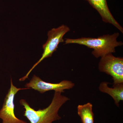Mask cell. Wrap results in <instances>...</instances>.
<instances>
[{"label": "cell", "mask_w": 123, "mask_h": 123, "mask_svg": "<svg viewBox=\"0 0 123 123\" xmlns=\"http://www.w3.org/2000/svg\"><path fill=\"white\" fill-rule=\"evenodd\" d=\"M70 99L62 94V93L55 92L51 102L46 108L35 110L31 107L25 99L19 101L20 105L23 107L25 111L23 116L31 123H53L61 119L58 112L60 108Z\"/></svg>", "instance_id": "obj_1"}, {"label": "cell", "mask_w": 123, "mask_h": 123, "mask_svg": "<svg viewBox=\"0 0 123 123\" xmlns=\"http://www.w3.org/2000/svg\"><path fill=\"white\" fill-rule=\"evenodd\" d=\"M119 33L105 35L97 38L81 37L76 39L66 38L65 44L75 43L84 45L92 49V55L96 58L102 57L110 53H115V48L123 46V43L118 42Z\"/></svg>", "instance_id": "obj_2"}, {"label": "cell", "mask_w": 123, "mask_h": 123, "mask_svg": "<svg viewBox=\"0 0 123 123\" xmlns=\"http://www.w3.org/2000/svg\"><path fill=\"white\" fill-rule=\"evenodd\" d=\"M70 31V28L64 24L57 28H53L49 31L48 33L47 40L45 44L43 45V51L42 57L34 65L26 75L19 79V81H23L25 80L28 78L31 71L38 64L46 58L51 56L53 53L57 50L60 43L64 42L63 38L64 36Z\"/></svg>", "instance_id": "obj_3"}, {"label": "cell", "mask_w": 123, "mask_h": 123, "mask_svg": "<svg viewBox=\"0 0 123 123\" xmlns=\"http://www.w3.org/2000/svg\"><path fill=\"white\" fill-rule=\"evenodd\" d=\"M98 69L112 77L114 84L123 83V58L110 53L101 57Z\"/></svg>", "instance_id": "obj_4"}, {"label": "cell", "mask_w": 123, "mask_h": 123, "mask_svg": "<svg viewBox=\"0 0 123 123\" xmlns=\"http://www.w3.org/2000/svg\"><path fill=\"white\" fill-rule=\"evenodd\" d=\"M27 88H18L14 85L12 79H10V87L5 97L2 107L0 110V119L2 123H27L26 121L16 117L14 112V99L18 91L28 89Z\"/></svg>", "instance_id": "obj_5"}, {"label": "cell", "mask_w": 123, "mask_h": 123, "mask_svg": "<svg viewBox=\"0 0 123 123\" xmlns=\"http://www.w3.org/2000/svg\"><path fill=\"white\" fill-rule=\"evenodd\" d=\"M75 84L68 80H63L59 83H52L43 81L39 77L35 75H33L30 82L25 85L26 88L33 89L40 93H44L47 91H54L62 93L65 90L72 89Z\"/></svg>", "instance_id": "obj_6"}, {"label": "cell", "mask_w": 123, "mask_h": 123, "mask_svg": "<svg viewBox=\"0 0 123 123\" xmlns=\"http://www.w3.org/2000/svg\"><path fill=\"white\" fill-rule=\"evenodd\" d=\"M101 15L103 21L112 24L122 33L123 27L117 21L110 12L108 6L107 0H86Z\"/></svg>", "instance_id": "obj_7"}, {"label": "cell", "mask_w": 123, "mask_h": 123, "mask_svg": "<svg viewBox=\"0 0 123 123\" xmlns=\"http://www.w3.org/2000/svg\"><path fill=\"white\" fill-rule=\"evenodd\" d=\"M108 84L107 82H102L98 87L99 90L112 97L115 105L119 107L120 102L123 100V83L114 84L112 88L109 87Z\"/></svg>", "instance_id": "obj_8"}, {"label": "cell", "mask_w": 123, "mask_h": 123, "mask_svg": "<svg viewBox=\"0 0 123 123\" xmlns=\"http://www.w3.org/2000/svg\"><path fill=\"white\" fill-rule=\"evenodd\" d=\"M92 108L93 105L89 102L78 106V114L82 123H94V114Z\"/></svg>", "instance_id": "obj_9"}]
</instances>
